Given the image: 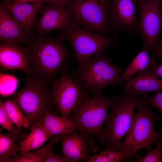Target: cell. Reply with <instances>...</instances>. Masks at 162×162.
Masks as SVG:
<instances>
[{
    "label": "cell",
    "mask_w": 162,
    "mask_h": 162,
    "mask_svg": "<svg viewBox=\"0 0 162 162\" xmlns=\"http://www.w3.org/2000/svg\"><path fill=\"white\" fill-rule=\"evenodd\" d=\"M123 85V93L137 96L162 90V79L154 75L150 67L140 71L135 77L124 81Z\"/></svg>",
    "instance_id": "16"
},
{
    "label": "cell",
    "mask_w": 162,
    "mask_h": 162,
    "mask_svg": "<svg viewBox=\"0 0 162 162\" xmlns=\"http://www.w3.org/2000/svg\"><path fill=\"white\" fill-rule=\"evenodd\" d=\"M160 3V5L161 10L162 11V0H159Z\"/></svg>",
    "instance_id": "35"
},
{
    "label": "cell",
    "mask_w": 162,
    "mask_h": 162,
    "mask_svg": "<svg viewBox=\"0 0 162 162\" xmlns=\"http://www.w3.org/2000/svg\"><path fill=\"white\" fill-rule=\"evenodd\" d=\"M152 52L154 55L157 57H160L162 55V39L158 42Z\"/></svg>",
    "instance_id": "32"
},
{
    "label": "cell",
    "mask_w": 162,
    "mask_h": 162,
    "mask_svg": "<svg viewBox=\"0 0 162 162\" xmlns=\"http://www.w3.org/2000/svg\"><path fill=\"white\" fill-rule=\"evenodd\" d=\"M147 154L141 156L136 153L135 161L137 162H161L162 157V141L156 142V146L153 150L151 149Z\"/></svg>",
    "instance_id": "26"
},
{
    "label": "cell",
    "mask_w": 162,
    "mask_h": 162,
    "mask_svg": "<svg viewBox=\"0 0 162 162\" xmlns=\"http://www.w3.org/2000/svg\"><path fill=\"white\" fill-rule=\"evenodd\" d=\"M75 20L80 27L105 36L112 33L109 14L99 0H74L69 6Z\"/></svg>",
    "instance_id": "9"
},
{
    "label": "cell",
    "mask_w": 162,
    "mask_h": 162,
    "mask_svg": "<svg viewBox=\"0 0 162 162\" xmlns=\"http://www.w3.org/2000/svg\"><path fill=\"white\" fill-rule=\"evenodd\" d=\"M69 6L44 3L41 14L34 28L38 35L45 36L57 30L65 32L74 26H79L74 19Z\"/></svg>",
    "instance_id": "11"
},
{
    "label": "cell",
    "mask_w": 162,
    "mask_h": 162,
    "mask_svg": "<svg viewBox=\"0 0 162 162\" xmlns=\"http://www.w3.org/2000/svg\"><path fill=\"white\" fill-rule=\"evenodd\" d=\"M60 137V135L53 136L46 145L17 155L10 159L8 162H44L49 150L58 143Z\"/></svg>",
    "instance_id": "20"
},
{
    "label": "cell",
    "mask_w": 162,
    "mask_h": 162,
    "mask_svg": "<svg viewBox=\"0 0 162 162\" xmlns=\"http://www.w3.org/2000/svg\"><path fill=\"white\" fill-rule=\"evenodd\" d=\"M45 0H13V2L19 3H31L43 4Z\"/></svg>",
    "instance_id": "33"
},
{
    "label": "cell",
    "mask_w": 162,
    "mask_h": 162,
    "mask_svg": "<svg viewBox=\"0 0 162 162\" xmlns=\"http://www.w3.org/2000/svg\"><path fill=\"white\" fill-rule=\"evenodd\" d=\"M110 26L113 34L123 32L132 34L139 32L136 14L137 0H109Z\"/></svg>",
    "instance_id": "12"
},
{
    "label": "cell",
    "mask_w": 162,
    "mask_h": 162,
    "mask_svg": "<svg viewBox=\"0 0 162 162\" xmlns=\"http://www.w3.org/2000/svg\"><path fill=\"white\" fill-rule=\"evenodd\" d=\"M160 57H162V55H161Z\"/></svg>",
    "instance_id": "38"
},
{
    "label": "cell",
    "mask_w": 162,
    "mask_h": 162,
    "mask_svg": "<svg viewBox=\"0 0 162 162\" xmlns=\"http://www.w3.org/2000/svg\"><path fill=\"white\" fill-rule=\"evenodd\" d=\"M137 108L138 110L134 113L130 128L118 151L136 154L139 150L144 148L148 151L151 149L154 142L162 141V135L154 129L153 117L156 116L148 101Z\"/></svg>",
    "instance_id": "6"
},
{
    "label": "cell",
    "mask_w": 162,
    "mask_h": 162,
    "mask_svg": "<svg viewBox=\"0 0 162 162\" xmlns=\"http://www.w3.org/2000/svg\"><path fill=\"white\" fill-rule=\"evenodd\" d=\"M148 51L143 49L132 61L126 69L124 73L121 76L119 80L121 84L129 79L136 72L141 71L148 67L155 65V60L149 56Z\"/></svg>",
    "instance_id": "21"
},
{
    "label": "cell",
    "mask_w": 162,
    "mask_h": 162,
    "mask_svg": "<svg viewBox=\"0 0 162 162\" xmlns=\"http://www.w3.org/2000/svg\"><path fill=\"white\" fill-rule=\"evenodd\" d=\"M149 105L157 109L162 114V92H157L152 98L148 99Z\"/></svg>",
    "instance_id": "28"
},
{
    "label": "cell",
    "mask_w": 162,
    "mask_h": 162,
    "mask_svg": "<svg viewBox=\"0 0 162 162\" xmlns=\"http://www.w3.org/2000/svg\"><path fill=\"white\" fill-rule=\"evenodd\" d=\"M152 72L156 77H162V64L159 65L155 64L151 68Z\"/></svg>",
    "instance_id": "31"
},
{
    "label": "cell",
    "mask_w": 162,
    "mask_h": 162,
    "mask_svg": "<svg viewBox=\"0 0 162 162\" xmlns=\"http://www.w3.org/2000/svg\"><path fill=\"white\" fill-rule=\"evenodd\" d=\"M40 122L52 136L77 131L71 118L60 117L52 112L46 113Z\"/></svg>",
    "instance_id": "18"
},
{
    "label": "cell",
    "mask_w": 162,
    "mask_h": 162,
    "mask_svg": "<svg viewBox=\"0 0 162 162\" xmlns=\"http://www.w3.org/2000/svg\"><path fill=\"white\" fill-rule=\"evenodd\" d=\"M18 85L17 79L11 75L0 74V93L2 95L11 94L16 90Z\"/></svg>",
    "instance_id": "27"
},
{
    "label": "cell",
    "mask_w": 162,
    "mask_h": 162,
    "mask_svg": "<svg viewBox=\"0 0 162 162\" xmlns=\"http://www.w3.org/2000/svg\"><path fill=\"white\" fill-rule=\"evenodd\" d=\"M136 154L105 148L104 150L98 154L90 156L86 161L87 162H118L128 158L135 156Z\"/></svg>",
    "instance_id": "24"
},
{
    "label": "cell",
    "mask_w": 162,
    "mask_h": 162,
    "mask_svg": "<svg viewBox=\"0 0 162 162\" xmlns=\"http://www.w3.org/2000/svg\"><path fill=\"white\" fill-rule=\"evenodd\" d=\"M0 65L4 70H20L27 76L31 65L26 48L18 44L0 42Z\"/></svg>",
    "instance_id": "15"
},
{
    "label": "cell",
    "mask_w": 162,
    "mask_h": 162,
    "mask_svg": "<svg viewBox=\"0 0 162 162\" xmlns=\"http://www.w3.org/2000/svg\"><path fill=\"white\" fill-rule=\"evenodd\" d=\"M10 133H0V162H7L11 158L16 156L19 146Z\"/></svg>",
    "instance_id": "23"
},
{
    "label": "cell",
    "mask_w": 162,
    "mask_h": 162,
    "mask_svg": "<svg viewBox=\"0 0 162 162\" xmlns=\"http://www.w3.org/2000/svg\"><path fill=\"white\" fill-rule=\"evenodd\" d=\"M107 97L102 94L92 95L72 114L70 118L79 133L96 137L99 141L106 118L111 106L121 96Z\"/></svg>",
    "instance_id": "5"
},
{
    "label": "cell",
    "mask_w": 162,
    "mask_h": 162,
    "mask_svg": "<svg viewBox=\"0 0 162 162\" xmlns=\"http://www.w3.org/2000/svg\"><path fill=\"white\" fill-rule=\"evenodd\" d=\"M6 0L8 1H10V2H11V0L13 1V0Z\"/></svg>",
    "instance_id": "37"
},
{
    "label": "cell",
    "mask_w": 162,
    "mask_h": 162,
    "mask_svg": "<svg viewBox=\"0 0 162 162\" xmlns=\"http://www.w3.org/2000/svg\"><path fill=\"white\" fill-rule=\"evenodd\" d=\"M122 70L112 62L106 48L78 66L71 77L85 90L92 95L102 94L109 85L120 84Z\"/></svg>",
    "instance_id": "2"
},
{
    "label": "cell",
    "mask_w": 162,
    "mask_h": 162,
    "mask_svg": "<svg viewBox=\"0 0 162 162\" xmlns=\"http://www.w3.org/2000/svg\"><path fill=\"white\" fill-rule=\"evenodd\" d=\"M140 17L139 32L143 40V49L152 52L160 40L162 11L159 0H137Z\"/></svg>",
    "instance_id": "10"
},
{
    "label": "cell",
    "mask_w": 162,
    "mask_h": 162,
    "mask_svg": "<svg viewBox=\"0 0 162 162\" xmlns=\"http://www.w3.org/2000/svg\"><path fill=\"white\" fill-rule=\"evenodd\" d=\"M157 118L158 119H159L160 120H161L162 122V118ZM159 132L160 133V134L161 135H162V130L161 131H159Z\"/></svg>",
    "instance_id": "36"
},
{
    "label": "cell",
    "mask_w": 162,
    "mask_h": 162,
    "mask_svg": "<svg viewBox=\"0 0 162 162\" xmlns=\"http://www.w3.org/2000/svg\"><path fill=\"white\" fill-rule=\"evenodd\" d=\"M0 4L19 23L27 36L29 38L32 37L33 30L37 21V13L41 10L43 4L12 2L6 0L1 2Z\"/></svg>",
    "instance_id": "14"
},
{
    "label": "cell",
    "mask_w": 162,
    "mask_h": 162,
    "mask_svg": "<svg viewBox=\"0 0 162 162\" xmlns=\"http://www.w3.org/2000/svg\"><path fill=\"white\" fill-rule=\"evenodd\" d=\"M8 117L6 111L4 102L0 101V125L9 133H10L15 139L16 141H21L20 139L19 129L20 128H15Z\"/></svg>",
    "instance_id": "25"
},
{
    "label": "cell",
    "mask_w": 162,
    "mask_h": 162,
    "mask_svg": "<svg viewBox=\"0 0 162 162\" xmlns=\"http://www.w3.org/2000/svg\"><path fill=\"white\" fill-rule=\"evenodd\" d=\"M161 162H162V159H161Z\"/></svg>",
    "instance_id": "39"
},
{
    "label": "cell",
    "mask_w": 162,
    "mask_h": 162,
    "mask_svg": "<svg viewBox=\"0 0 162 162\" xmlns=\"http://www.w3.org/2000/svg\"><path fill=\"white\" fill-rule=\"evenodd\" d=\"M44 81L27 76L24 86L12 95L11 99L19 105L29 120L31 127L40 122L48 112H52L55 107L52 87Z\"/></svg>",
    "instance_id": "4"
},
{
    "label": "cell",
    "mask_w": 162,
    "mask_h": 162,
    "mask_svg": "<svg viewBox=\"0 0 162 162\" xmlns=\"http://www.w3.org/2000/svg\"><path fill=\"white\" fill-rule=\"evenodd\" d=\"M103 7L108 10L109 0H99Z\"/></svg>",
    "instance_id": "34"
},
{
    "label": "cell",
    "mask_w": 162,
    "mask_h": 162,
    "mask_svg": "<svg viewBox=\"0 0 162 162\" xmlns=\"http://www.w3.org/2000/svg\"><path fill=\"white\" fill-rule=\"evenodd\" d=\"M59 35L70 44L80 66L108 47L116 48L114 43L116 35L105 36L94 33L76 26L65 32L61 31Z\"/></svg>",
    "instance_id": "7"
},
{
    "label": "cell",
    "mask_w": 162,
    "mask_h": 162,
    "mask_svg": "<svg viewBox=\"0 0 162 162\" xmlns=\"http://www.w3.org/2000/svg\"><path fill=\"white\" fill-rule=\"evenodd\" d=\"M76 132L60 135L62 154L68 162L86 161L91 154H96L100 149L92 136Z\"/></svg>",
    "instance_id": "13"
},
{
    "label": "cell",
    "mask_w": 162,
    "mask_h": 162,
    "mask_svg": "<svg viewBox=\"0 0 162 162\" xmlns=\"http://www.w3.org/2000/svg\"><path fill=\"white\" fill-rule=\"evenodd\" d=\"M51 85L53 101L61 116L70 118L72 113L89 97V93L69 76L68 71Z\"/></svg>",
    "instance_id": "8"
},
{
    "label": "cell",
    "mask_w": 162,
    "mask_h": 162,
    "mask_svg": "<svg viewBox=\"0 0 162 162\" xmlns=\"http://www.w3.org/2000/svg\"><path fill=\"white\" fill-rule=\"evenodd\" d=\"M29 39L19 23L0 4V42L26 44Z\"/></svg>",
    "instance_id": "17"
},
{
    "label": "cell",
    "mask_w": 162,
    "mask_h": 162,
    "mask_svg": "<svg viewBox=\"0 0 162 162\" xmlns=\"http://www.w3.org/2000/svg\"><path fill=\"white\" fill-rule=\"evenodd\" d=\"M74 0H45L44 3L65 6H69Z\"/></svg>",
    "instance_id": "30"
},
{
    "label": "cell",
    "mask_w": 162,
    "mask_h": 162,
    "mask_svg": "<svg viewBox=\"0 0 162 162\" xmlns=\"http://www.w3.org/2000/svg\"><path fill=\"white\" fill-rule=\"evenodd\" d=\"M63 40L58 35L29 38L26 48L31 65L29 76L51 84L57 75L68 71L69 53Z\"/></svg>",
    "instance_id": "1"
},
{
    "label": "cell",
    "mask_w": 162,
    "mask_h": 162,
    "mask_svg": "<svg viewBox=\"0 0 162 162\" xmlns=\"http://www.w3.org/2000/svg\"><path fill=\"white\" fill-rule=\"evenodd\" d=\"M52 148L49 150L44 162H68L64 156L55 153Z\"/></svg>",
    "instance_id": "29"
},
{
    "label": "cell",
    "mask_w": 162,
    "mask_h": 162,
    "mask_svg": "<svg viewBox=\"0 0 162 162\" xmlns=\"http://www.w3.org/2000/svg\"><path fill=\"white\" fill-rule=\"evenodd\" d=\"M5 109L9 118L17 128L27 129L30 126L29 122L18 104L10 98L4 102Z\"/></svg>",
    "instance_id": "22"
},
{
    "label": "cell",
    "mask_w": 162,
    "mask_h": 162,
    "mask_svg": "<svg viewBox=\"0 0 162 162\" xmlns=\"http://www.w3.org/2000/svg\"><path fill=\"white\" fill-rule=\"evenodd\" d=\"M148 94L123 93L111 106L99 142L106 148L118 151L122 140L131 126L134 110L148 101Z\"/></svg>",
    "instance_id": "3"
},
{
    "label": "cell",
    "mask_w": 162,
    "mask_h": 162,
    "mask_svg": "<svg viewBox=\"0 0 162 162\" xmlns=\"http://www.w3.org/2000/svg\"><path fill=\"white\" fill-rule=\"evenodd\" d=\"M52 136L40 122L35 123L31 127V132L27 137L19 143L18 151L20 154L41 147Z\"/></svg>",
    "instance_id": "19"
}]
</instances>
